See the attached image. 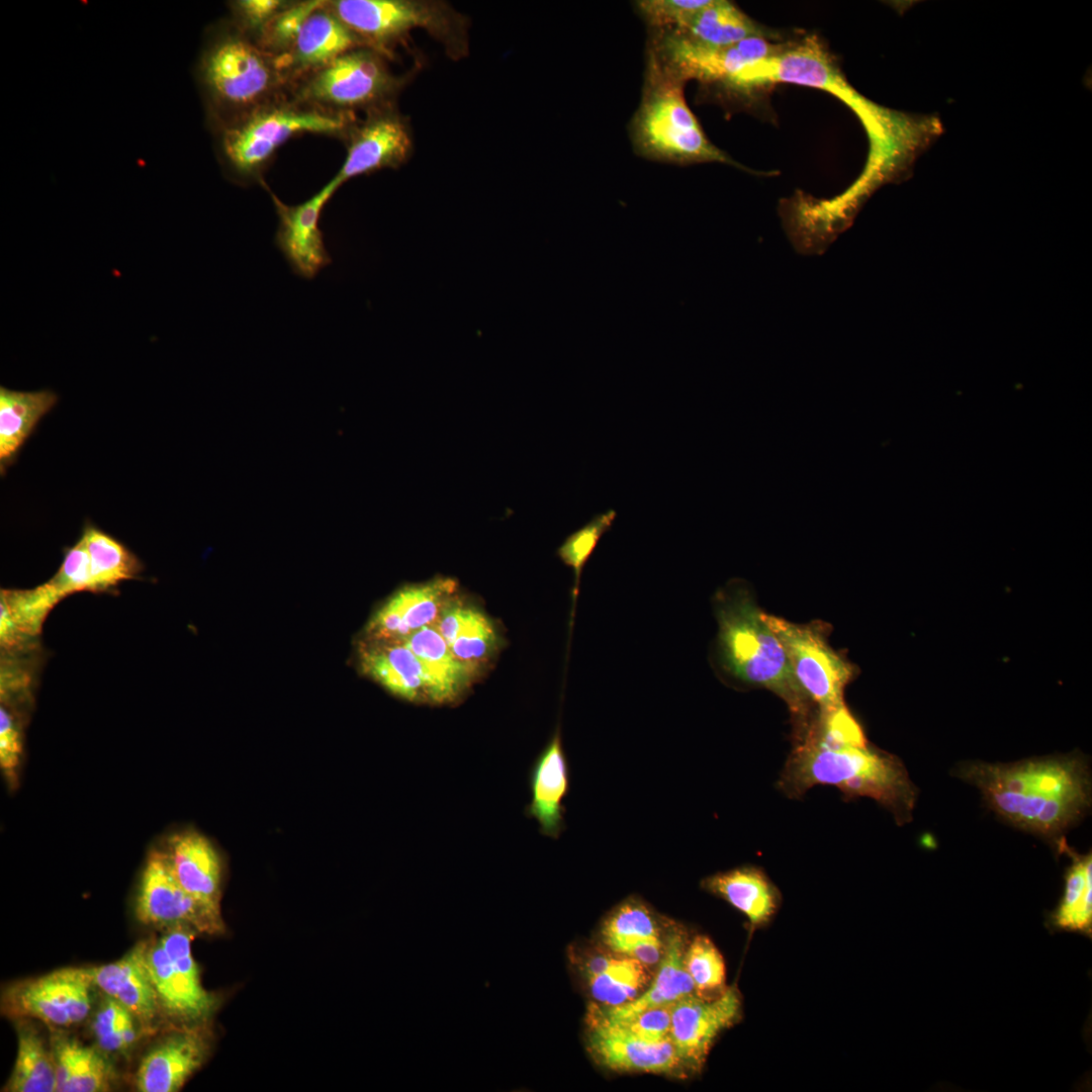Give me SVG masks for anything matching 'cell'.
<instances>
[{
  "mask_svg": "<svg viewBox=\"0 0 1092 1092\" xmlns=\"http://www.w3.org/2000/svg\"><path fill=\"white\" fill-rule=\"evenodd\" d=\"M959 776L976 786L1001 818L1045 837L1061 835L1090 805V776L1079 758L969 762Z\"/></svg>",
  "mask_w": 1092,
  "mask_h": 1092,
  "instance_id": "cell-1",
  "label": "cell"
},
{
  "mask_svg": "<svg viewBox=\"0 0 1092 1092\" xmlns=\"http://www.w3.org/2000/svg\"><path fill=\"white\" fill-rule=\"evenodd\" d=\"M816 785L834 786L850 798H872L898 824L911 820L917 797L897 757L868 746L829 745L808 729L789 755L779 788L788 797L799 798Z\"/></svg>",
  "mask_w": 1092,
  "mask_h": 1092,
  "instance_id": "cell-2",
  "label": "cell"
},
{
  "mask_svg": "<svg viewBox=\"0 0 1092 1092\" xmlns=\"http://www.w3.org/2000/svg\"><path fill=\"white\" fill-rule=\"evenodd\" d=\"M721 667L734 678L761 686L784 700L797 726V741L809 728V697L797 681L787 653L747 589L732 583L714 598Z\"/></svg>",
  "mask_w": 1092,
  "mask_h": 1092,
  "instance_id": "cell-3",
  "label": "cell"
},
{
  "mask_svg": "<svg viewBox=\"0 0 1092 1092\" xmlns=\"http://www.w3.org/2000/svg\"><path fill=\"white\" fill-rule=\"evenodd\" d=\"M196 78L212 131L287 95L274 59L230 19L208 30Z\"/></svg>",
  "mask_w": 1092,
  "mask_h": 1092,
  "instance_id": "cell-4",
  "label": "cell"
},
{
  "mask_svg": "<svg viewBox=\"0 0 1092 1092\" xmlns=\"http://www.w3.org/2000/svg\"><path fill=\"white\" fill-rule=\"evenodd\" d=\"M685 84L648 43L642 97L630 123L636 153L679 165L719 162L745 169L708 140L686 102Z\"/></svg>",
  "mask_w": 1092,
  "mask_h": 1092,
  "instance_id": "cell-5",
  "label": "cell"
},
{
  "mask_svg": "<svg viewBox=\"0 0 1092 1092\" xmlns=\"http://www.w3.org/2000/svg\"><path fill=\"white\" fill-rule=\"evenodd\" d=\"M357 115H335L303 105L288 94L212 132L224 175L240 186L266 185L264 173L278 148L297 134L343 139Z\"/></svg>",
  "mask_w": 1092,
  "mask_h": 1092,
  "instance_id": "cell-6",
  "label": "cell"
},
{
  "mask_svg": "<svg viewBox=\"0 0 1092 1092\" xmlns=\"http://www.w3.org/2000/svg\"><path fill=\"white\" fill-rule=\"evenodd\" d=\"M327 7L365 44L394 59L414 29H424L454 61L469 55V18L441 0H327Z\"/></svg>",
  "mask_w": 1092,
  "mask_h": 1092,
  "instance_id": "cell-7",
  "label": "cell"
},
{
  "mask_svg": "<svg viewBox=\"0 0 1092 1092\" xmlns=\"http://www.w3.org/2000/svg\"><path fill=\"white\" fill-rule=\"evenodd\" d=\"M388 59L368 47L349 50L287 88L288 96L321 112L357 115L395 104L412 73L394 74Z\"/></svg>",
  "mask_w": 1092,
  "mask_h": 1092,
  "instance_id": "cell-8",
  "label": "cell"
},
{
  "mask_svg": "<svg viewBox=\"0 0 1092 1092\" xmlns=\"http://www.w3.org/2000/svg\"><path fill=\"white\" fill-rule=\"evenodd\" d=\"M761 618L781 641L797 681L820 711L843 705L852 668L829 646L822 630L763 612Z\"/></svg>",
  "mask_w": 1092,
  "mask_h": 1092,
  "instance_id": "cell-9",
  "label": "cell"
},
{
  "mask_svg": "<svg viewBox=\"0 0 1092 1092\" xmlns=\"http://www.w3.org/2000/svg\"><path fill=\"white\" fill-rule=\"evenodd\" d=\"M342 141L347 156L333 178L339 186L357 176L401 167L414 148L410 120L396 103L371 109L363 118L357 117Z\"/></svg>",
  "mask_w": 1092,
  "mask_h": 1092,
  "instance_id": "cell-10",
  "label": "cell"
},
{
  "mask_svg": "<svg viewBox=\"0 0 1092 1092\" xmlns=\"http://www.w3.org/2000/svg\"><path fill=\"white\" fill-rule=\"evenodd\" d=\"M136 919L162 928L184 925L196 932L216 934L224 931L222 919L216 918L195 901L180 885L165 849H152L146 859L135 897Z\"/></svg>",
  "mask_w": 1092,
  "mask_h": 1092,
  "instance_id": "cell-11",
  "label": "cell"
},
{
  "mask_svg": "<svg viewBox=\"0 0 1092 1092\" xmlns=\"http://www.w3.org/2000/svg\"><path fill=\"white\" fill-rule=\"evenodd\" d=\"M92 986L88 968L60 969L13 985L6 993V1006L16 1015L70 1026L89 1014Z\"/></svg>",
  "mask_w": 1092,
  "mask_h": 1092,
  "instance_id": "cell-12",
  "label": "cell"
},
{
  "mask_svg": "<svg viewBox=\"0 0 1092 1092\" xmlns=\"http://www.w3.org/2000/svg\"><path fill=\"white\" fill-rule=\"evenodd\" d=\"M742 1001L734 987L708 998L698 993L671 1005L670 1038L685 1072H700L709 1052L725 1029L738 1021Z\"/></svg>",
  "mask_w": 1092,
  "mask_h": 1092,
  "instance_id": "cell-13",
  "label": "cell"
},
{
  "mask_svg": "<svg viewBox=\"0 0 1092 1092\" xmlns=\"http://www.w3.org/2000/svg\"><path fill=\"white\" fill-rule=\"evenodd\" d=\"M264 187L278 216L274 237L276 248L295 275L306 280L313 279L332 262L318 221L323 208L340 186L332 179L308 200L296 205L285 204L267 185Z\"/></svg>",
  "mask_w": 1092,
  "mask_h": 1092,
  "instance_id": "cell-14",
  "label": "cell"
},
{
  "mask_svg": "<svg viewBox=\"0 0 1092 1092\" xmlns=\"http://www.w3.org/2000/svg\"><path fill=\"white\" fill-rule=\"evenodd\" d=\"M586 1046L600 1065L618 1072L682 1074L671 1038L650 1041L602 1016L596 1007L587 1014Z\"/></svg>",
  "mask_w": 1092,
  "mask_h": 1092,
  "instance_id": "cell-15",
  "label": "cell"
},
{
  "mask_svg": "<svg viewBox=\"0 0 1092 1092\" xmlns=\"http://www.w3.org/2000/svg\"><path fill=\"white\" fill-rule=\"evenodd\" d=\"M456 589L457 581L444 576L402 586L370 618L365 628L367 639L403 640L434 625Z\"/></svg>",
  "mask_w": 1092,
  "mask_h": 1092,
  "instance_id": "cell-16",
  "label": "cell"
},
{
  "mask_svg": "<svg viewBox=\"0 0 1092 1092\" xmlns=\"http://www.w3.org/2000/svg\"><path fill=\"white\" fill-rule=\"evenodd\" d=\"M359 47L365 44L323 0L304 21L289 51L275 60V65L288 88L341 54Z\"/></svg>",
  "mask_w": 1092,
  "mask_h": 1092,
  "instance_id": "cell-17",
  "label": "cell"
},
{
  "mask_svg": "<svg viewBox=\"0 0 1092 1092\" xmlns=\"http://www.w3.org/2000/svg\"><path fill=\"white\" fill-rule=\"evenodd\" d=\"M164 849L183 889L209 913L222 919V867L211 841L198 831L187 829L172 834Z\"/></svg>",
  "mask_w": 1092,
  "mask_h": 1092,
  "instance_id": "cell-18",
  "label": "cell"
},
{
  "mask_svg": "<svg viewBox=\"0 0 1092 1092\" xmlns=\"http://www.w3.org/2000/svg\"><path fill=\"white\" fill-rule=\"evenodd\" d=\"M146 941H141L120 960L88 968L94 986L119 1002L149 1030L160 1009L146 961Z\"/></svg>",
  "mask_w": 1092,
  "mask_h": 1092,
  "instance_id": "cell-19",
  "label": "cell"
},
{
  "mask_svg": "<svg viewBox=\"0 0 1092 1092\" xmlns=\"http://www.w3.org/2000/svg\"><path fill=\"white\" fill-rule=\"evenodd\" d=\"M207 1044L198 1031L175 1033L160 1041L141 1061L135 1073L140 1092H175L206 1058Z\"/></svg>",
  "mask_w": 1092,
  "mask_h": 1092,
  "instance_id": "cell-20",
  "label": "cell"
},
{
  "mask_svg": "<svg viewBox=\"0 0 1092 1092\" xmlns=\"http://www.w3.org/2000/svg\"><path fill=\"white\" fill-rule=\"evenodd\" d=\"M400 641L421 664L428 704H452L469 688L477 668L459 660L433 625Z\"/></svg>",
  "mask_w": 1092,
  "mask_h": 1092,
  "instance_id": "cell-21",
  "label": "cell"
},
{
  "mask_svg": "<svg viewBox=\"0 0 1092 1092\" xmlns=\"http://www.w3.org/2000/svg\"><path fill=\"white\" fill-rule=\"evenodd\" d=\"M603 942L614 952L633 958L645 967L659 964L664 948L653 910L642 900L629 897L611 910L603 921Z\"/></svg>",
  "mask_w": 1092,
  "mask_h": 1092,
  "instance_id": "cell-22",
  "label": "cell"
},
{
  "mask_svg": "<svg viewBox=\"0 0 1092 1092\" xmlns=\"http://www.w3.org/2000/svg\"><path fill=\"white\" fill-rule=\"evenodd\" d=\"M667 932L663 954L652 984L626 1004L602 1008L597 1006L602 1015L610 1019L628 1018L646 1009L670 1006L681 998L697 993L685 966V952L689 942L687 931L673 924Z\"/></svg>",
  "mask_w": 1092,
  "mask_h": 1092,
  "instance_id": "cell-23",
  "label": "cell"
},
{
  "mask_svg": "<svg viewBox=\"0 0 1092 1092\" xmlns=\"http://www.w3.org/2000/svg\"><path fill=\"white\" fill-rule=\"evenodd\" d=\"M530 789L532 799L526 809L527 815L537 820L543 835L558 838L564 829L562 801L569 789L568 765L559 729L533 764Z\"/></svg>",
  "mask_w": 1092,
  "mask_h": 1092,
  "instance_id": "cell-24",
  "label": "cell"
},
{
  "mask_svg": "<svg viewBox=\"0 0 1092 1092\" xmlns=\"http://www.w3.org/2000/svg\"><path fill=\"white\" fill-rule=\"evenodd\" d=\"M358 663L363 674L393 696L427 703L421 664L403 641L367 639L359 647Z\"/></svg>",
  "mask_w": 1092,
  "mask_h": 1092,
  "instance_id": "cell-25",
  "label": "cell"
},
{
  "mask_svg": "<svg viewBox=\"0 0 1092 1092\" xmlns=\"http://www.w3.org/2000/svg\"><path fill=\"white\" fill-rule=\"evenodd\" d=\"M701 886L741 912L753 927L768 923L781 902L777 887L753 866L714 874L705 878Z\"/></svg>",
  "mask_w": 1092,
  "mask_h": 1092,
  "instance_id": "cell-26",
  "label": "cell"
},
{
  "mask_svg": "<svg viewBox=\"0 0 1092 1092\" xmlns=\"http://www.w3.org/2000/svg\"><path fill=\"white\" fill-rule=\"evenodd\" d=\"M452 653L477 668L494 651L498 637L491 620L478 608L454 597L433 625Z\"/></svg>",
  "mask_w": 1092,
  "mask_h": 1092,
  "instance_id": "cell-27",
  "label": "cell"
},
{
  "mask_svg": "<svg viewBox=\"0 0 1092 1092\" xmlns=\"http://www.w3.org/2000/svg\"><path fill=\"white\" fill-rule=\"evenodd\" d=\"M51 1050L56 1092H104L111 1088L114 1070L97 1050L59 1033L52 1036Z\"/></svg>",
  "mask_w": 1092,
  "mask_h": 1092,
  "instance_id": "cell-28",
  "label": "cell"
},
{
  "mask_svg": "<svg viewBox=\"0 0 1092 1092\" xmlns=\"http://www.w3.org/2000/svg\"><path fill=\"white\" fill-rule=\"evenodd\" d=\"M146 961L160 1008L186 1021L206 1019L216 1007L213 994L194 991L174 968L160 939L147 942Z\"/></svg>",
  "mask_w": 1092,
  "mask_h": 1092,
  "instance_id": "cell-29",
  "label": "cell"
},
{
  "mask_svg": "<svg viewBox=\"0 0 1092 1092\" xmlns=\"http://www.w3.org/2000/svg\"><path fill=\"white\" fill-rule=\"evenodd\" d=\"M665 31L713 48L729 47L750 36H771V32L757 25L736 5L726 0H709L681 27Z\"/></svg>",
  "mask_w": 1092,
  "mask_h": 1092,
  "instance_id": "cell-30",
  "label": "cell"
},
{
  "mask_svg": "<svg viewBox=\"0 0 1092 1092\" xmlns=\"http://www.w3.org/2000/svg\"><path fill=\"white\" fill-rule=\"evenodd\" d=\"M641 962L622 954H597L584 965L583 974L593 998L604 1007L634 1000L648 981Z\"/></svg>",
  "mask_w": 1092,
  "mask_h": 1092,
  "instance_id": "cell-31",
  "label": "cell"
},
{
  "mask_svg": "<svg viewBox=\"0 0 1092 1092\" xmlns=\"http://www.w3.org/2000/svg\"><path fill=\"white\" fill-rule=\"evenodd\" d=\"M49 389L17 391L0 387V462L3 470L31 431L57 402Z\"/></svg>",
  "mask_w": 1092,
  "mask_h": 1092,
  "instance_id": "cell-32",
  "label": "cell"
},
{
  "mask_svg": "<svg viewBox=\"0 0 1092 1092\" xmlns=\"http://www.w3.org/2000/svg\"><path fill=\"white\" fill-rule=\"evenodd\" d=\"M17 1055L11 1076L3 1091L56 1092L54 1056L37 1029L26 1020L19 1021Z\"/></svg>",
  "mask_w": 1092,
  "mask_h": 1092,
  "instance_id": "cell-33",
  "label": "cell"
},
{
  "mask_svg": "<svg viewBox=\"0 0 1092 1092\" xmlns=\"http://www.w3.org/2000/svg\"><path fill=\"white\" fill-rule=\"evenodd\" d=\"M82 538L89 555L92 593L114 590L121 581L135 578L143 570L131 551L94 526H86Z\"/></svg>",
  "mask_w": 1092,
  "mask_h": 1092,
  "instance_id": "cell-34",
  "label": "cell"
},
{
  "mask_svg": "<svg viewBox=\"0 0 1092 1092\" xmlns=\"http://www.w3.org/2000/svg\"><path fill=\"white\" fill-rule=\"evenodd\" d=\"M1055 927L1091 933L1092 857L1073 852V862L1066 875L1063 898L1052 915Z\"/></svg>",
  "mask_w": 1092,
  "mask_h": 1092,
  "instance_id": "cell-35",
  "label": "cell"
},
{
  "mask_svg": "<svg viewBox=\"0 0 1092 1092\" xmlns=\"http://www.w3.org/2000/svg\"><path fill=\"white\" fill-rule=\"evenodd\" d=\"M135 1021L128 1009L106 996L92 1024L99 1049L105 1053H125L138 1039Z\"/></svg>",
  "mask_w": 1092,
  "mask_h": 1092,
  "instance_id": "cell-36",
  "label": "cell"
},
{
  "mask_svg": "<svg viewBox=\"0 0 1092 1092\" xmlns=\"http://www.w3.org/2000/svg\"><path fill=\"white\" fill-rule=\"evenodd\" d=\"M617 513L608 510L596 514L585 525L571 533L557 549V556L573 571L575 601L581 573L597 548L602 536L611 530Z\"/></svg>",
  "mask_w": 1092,
  "mask_h": 1092,
  "instance_id": "cell-37",
  "label": "cell"
},
{
  "mask_svg": "<svg viewBox=\"0 0 1092 1092\" xmlns=\"http://www.w3.org/2000/svg\"><path fill=\"white\" fill-rule=\"evenodd\" d=\"M685 966L698 994L704 995L705 992L711 991L721 992L726 988L724 959L708 936L696 935L688 942Z\"/></svg>",
  "mask_w": 1092,
  "mask_h": 1092,
  "instance_id": "cell-38",
  "label": "cell"
},
{
  "mask_svg": "<svg viewBox=\"0 0 1092 1092\" xmlns=\"http://www.w3.org/2000/svg\"><path fill=\"white\" fill-rule=\"evenodd\" d=\"M323 0L292 1L265 27L257 44L275 60L285 55L293 44L309 14Z\"/></svg>",
  "mask_w": 1092,
  "mask_h": 1092,
  "instance_id": "cell-39",
  "label": "cell"
},
{
  "mask_svg": "<svg viewBox=\"0 0 1092 1092\" xmlns=\"http://www.w3.org/2000/svg\"><path fill=\"white\" fill-rule=\"evenodd\" d=\"M60 600L78 592H91L89 555L81 538L70 547L58 571L47 581Z\"/></svg>",
  "mask_w": 1092,
  "mask_h": 1092,
  "instance_id": "cell-40",
  "label": "cell"
},
{
  "mask_svg": "<svg viewBox=\"0 0 1092 1092\" xmlns=\"http://www.w3.org/2000/svg\"><path fill=\"white\" fill-rule=\"evenodd\" d=\"M821 740L833 746H867L861 727L845 705L820 711L818 720L809 726Z\"/></svg>",
  "mask_w": 1092,
  "mask_h": 1092,
  "instance_id": "cell-41",
  "label": "cell"
},
{
  "mask_svg": "<svg viewBox=\"0 0 1092 1092\" xmlns=\"http://www.w3.org/2000/svg\"><path fill=\"white\" fill-rule=\"evenodd\" d=\"M709 0H640L636 2L639 14L652 31L675 30Z\"/></svg>",
  "mask_w": 1092,
  "mask_h": 1092,
  "instance_id": "cell-42",
  "label": "cell"
},
{
  "mask_svg": "<svg viewBox=\"0 0 1092 1092\" xmlns=\"http://www.w3.org/2000/svg\"><path fill=\"white\" fill-rule=\"evenodd\" d=\"M291 0H234L230 1V21L246 36L260 39L265 27Z\"/></svg>",
  "mask_w": 1092,
  "mask_h": 1092,
  "instance_id": "cell-43",
  "label": "cell"
},
{
  "mask_svg": "<svg viewBox=\"0 0 1092 1092\" xmlns=\"http://www.w3.org/2000/svg\"><path fill=\"white\" fill-rule=\"evenodd\" d=\"M23 754L22 725L17 711L0 706V767L10 786L17 782Z\"/></svg>",
  "mask_w": 1092,
  "mask_h": 1092,
  "instance_id": "cell-44",
  "label": "cell"
},
{
  "mask_svg": "<svg viewBox=\"0 0 1092 1092\" xmlns=\"http://www.w3.org/2000/svg\"><path fill=\"white\" fill-rule=\"evenodd\" d=\"M595 1007L598 1010L597 1006ZM598 1012L601 1014L599 1010ZM607 1019L646 1040L670 1038L671 1005L646 1009L628 1018Z\"/></svg>",
  "mask_w": 1092,
  "mask_h": 1092,
  "instance_id": "cell-45",
  "label": "cell"
}]
</instances>
